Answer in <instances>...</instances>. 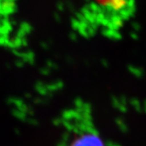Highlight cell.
<instances>
[{
  "label": "cell",
  "mask_w": 146,
  "mask_h": 146,
  "mask_svg": "<svg viewBox=\"0 0 146 146\" xmlns=\"http://www.w3.org/2000/svg\"><path fill=\"white\" fill-rule=\"evenodd\" d=\"M0 1H1V0H0Z\"/></svg>",
  "instance_id": "2"
},
{
  "label": "cell",
  "mask_w": 146,
  "mask_h": 146,
  "mask_svg": "<svg viewBox=\"0 0 146 146\" xmlns=\"http://www.w3.org/2000/svg\"><path fill=\"white\" fill-rule=\"evenodd\" d=\"M72 115V127L65 146H106L93 125L89 108L79 107Z\"/></svg>",
  "instance_id": "1"
}]
</instances>
